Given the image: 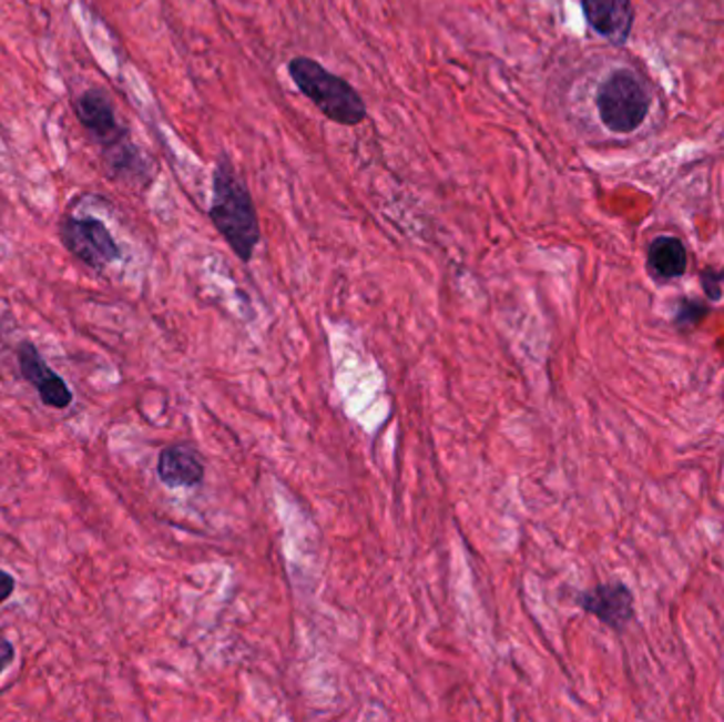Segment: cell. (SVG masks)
<instances>
[{"label":"cell","mask_w":724,"mask_h":722,"mask_svg":"<svg viewBox=\"0 0 724 722\" xmlns=\"http://www.w3.org/2000/svg\"><path fill=\"white\" fill-rule=\"evenodd\" d=\"M602 123L614 134L635 132L649 116L651 95L630 70H614L595 95Z\"/></svg>","instance_id":"cell-3"},{"label":"cell","mask_w":724,"mask_h":722,"mask_svg":"<svg viewBox=\"0 0 724 722\" xmlns=\"http://www.w3.org/2000/svg\"><path fill=\"white\" fill-rule=\"evenodd\" d=\"M60 237L64 248L92 270H104L121 255L115 237L98 218L69 216L60 225Z\"/></svg>","instance_id":"cell-4"},{"label":"cell","mask_w":724,"mask_h":722,"mask_svg":"<svg viewBox=\"0 0 724 722\" xmlns=\"http://www.w3.org/2000/svg\"><path fill=\"white\" fill-rule=\"evenodd\" d=\"M212 225L230 244L235 256L248 263L261 240L258 214L253 195L227 157H221L212 172Z\"/></svg>","instance_id":"cell-1"},{"label":"cell","mask_w":724,"mask_h":722,"mask_svg":"<svg viewBox=\"0 0 724 722\" xmlns=\"http://www.w3.org/2000/svg\"><path fill=\"white\" fill-rule=\"evenodd\" d=\"M77 116L81 125L102 144H118L121 140V125H119L115 109L111 100L100 92V90H88L81 93L77 104H74Z\"/></svg>","instance_id":"cell-8"},{"label":"cell","mask_w":724,"mask_h":722,"mask_svg":"<svg viewBox=\"0 0 724 722\" xmlns=\"http://www.w3.org/2000/svg\"><path fill=\"white\" fill-rule=\"evenodd\" d=\"M206 468L191 445H170L160 454L157 477L167 488H193L204 481Z\"/></svg>","instance_id":"cell-9"},{"label":"cell","mask_w":724,"mask_h":722,"mask_svg":"<svg viewBox=\"0 0 724 722\" xmlns=\"http://www.w3.org/2000/svg\"><path fill=\"white\" fill-rule=\"evenodd\" d=\"M18 365H20L22 377L28 384H32L37 388L41 400L48 407H51V409L71 407L72 390L69 388L67 379L60 377L58 373L49 367L45 358L41 356V352L37 349L34 344L22 342L18 346Z\"/></svg>","instance_id":"cell-5"},{"label":"cell","mask_w":724,"mask_h":722,"mask_svg":"<svg viewBox=\"0 0 724 722\" xmlns=\"http://www.w3.org/2000/svg\"><path fill=\"white\" fill-rule=\"evenodd\" d=\"M710 307L705 303L695 302V299H680L677 303L676 323L677 328H693L700 325L701 321L707 316Z\"/></svg>","instance_id":"cell-11"},{"label":"cell","mask_w":724,"mask_h":722,"mask_svg":"<svg viewBox=\"0 0 724 722\" xmlns=\"http://www.w3.org/2000/svg\"><path fill=\"white\" fill-rule=\"evenodd\" d=\"M587 23L614 45H623L633 28L631 0H583Z\"/></svg>","instance_id":"cell-7"},{"label":"cell","mask_w":724,"mask_h":722,"mask_svg":"<svg viewBox=\"0 0 724 722\" xmlns=\"http://www.w3.org/2000/svg\"><path fill=\"white\" fill-rule=\"evenodd\" d=\"M686 267L689 255L682 240L674 235H659L649 248V270L653 272L654 278H680L684 276Z\"/></svg>","instance_id":"cell-10"},{"label":"cell","mask_w":724,"mask_h":722,"mask_svg":"<svg viewBox=\"0 0 724 722\" xmlns=\"http://www.w3.org/2000/svg\"><path fill=\"white\" fill-rule=\"evenodd\" d=\"M723 282H724V270L723 272H714V270H705L701 274V286L707 295L710 302H718L723 297Z\"/></svg>","instance_id":"cell-12"},{"label":"cell","mask_w":724,"mask_h":722,"mask_svg":"<svg viewBox=\"0 0 724 722\" xmlns=\"http://www.w3.org/2000/svg\"><path fill=\"white\" fill-rule=\"evenodd\" d=\"M579 606L587 614L600 619L614 631H623L633 619V593L625 582L614 581L598 584L591 591L579 596Z\"/></svg>","instance_id":"cell-6"},{"label":"cell","mask_w":724,"mask_h":722,"mask_svg":"<svg viewBox=\"0 0 724 722\" xmlns=\"http://www.w3.org/2000/svg\"><path fill=\"white\" fill-rule=\"evenodd\" d=\"M288 72L305 98H309L316 109L330 121L351 128L360 125L367 119V106L360 93L346 79L333 74L320 62L299 55L288 62Z\"/></svg>","instance_id":"cell-2"},{"label":"cell","mask_w":724,"mask_h":722,"mask_svg":"<svg viewBox=\"0 0 724 722\" xmlns=\"http://www.w3.org/2000/svg\"><path fill=\"white\" fill-rule=\"evenodd\" d=\"M16 591V579L0 568V604L7 602Z\"/></svg>","instance_id":"cell-14"},{"label":"cell","mask_w":724,"mask_h":722,"mask_svg":"<svg viewBox=\"0 0 724 722\" xmlns=\"http://www.w3.org/2000/svg\"><path fill=\"white\" fill-rule=\"evenodd\" d=\"M13 659H16V647L7 638H0V674L13 663Z\"/></svg>","instance_id":"cell-13"}]
</instances>
